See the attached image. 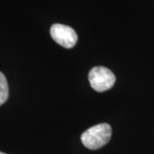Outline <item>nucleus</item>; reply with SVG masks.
<instances>
[{
	"instance_id": "nucleus-1",
	"label": "nucleus",
	"mask_w": 154,
	"mask_h": 154,
	"mask_svg": "<svg viewBox=\"0 0 154 154\" xmlns=\"http://www.w3.org/2000/svg\"><path fill=\"white\" fill-rule=\"evenodd\" d=\"M111 134V127L108 123H100L86 130L81 140L87 148L97 150L109 142Z\"/></svg>"
},
{
	"instance_id": "nucleus-2",
	"label": "nucleus",
	"mask_w": 154,
	"mask_h": 154,
	"mask_svg": "<svg viewBox=\"0 0 154 154\" xmlns=\"http://www.w3.org/2000/svg\"><path fill=\"white\" fill-rule=\"evenodd\" d=\"M91 87L96 92L102 93L109 90L114 86L116 76L113 72L105 67L98 66L93 68L88 75Z\"/></svg>"
},
{
	"instance_id": "nucleus-3",
	"label": "nucleus",
	"mask_w": 154,
	"mask_h": 154,
	"mask_svg": "<svg viewBox=\"0 0 154 154\" xmlns=\"http://www.w3.org/2000/svg\"><path fill=\"white\" fill-rule=\"evenodd\" d=\"M50 33L55 42L67 49L74 47L78 39L76 32L70 27L63 24L57 23L52 25Z\"/></svg>"
},
{
	"instance_id": "nucleus-4",
	"label": "nucleus",
	"mask_w": 154,
	"mask_h": 154,
	"mask_svg": "<svg viewBox=\"0 0 154 154\" xmlns=\"http://www.w3.org/2000/svg\"><path fill=\"white\" fill-rule=\"evenodd\" d=\"M9 97V86L5 75L0 72V105L5 104Z\"/></svg>"
},
{
	"instance_id": "nucleus-5",
	"label": "nucleus",
	"mask_w": 154,
	"mask_h": 154,
	"mask_svg": "<svg viewBox=\"0 0 154 154\" xmlns=\"http://www.w3.org/2000/svg\"><path fill=\"white\" fill-rule=\"evenodd\" d=\"M0 154H5V153H4V152H0Z\"/></svg>"
}]
</instances>
